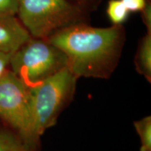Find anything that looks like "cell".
Wrapping results in <instances>:
<instances>
[{"mask_svg": "<svg viewBox=\"0 0 151 151\" xmlns=\"http://www.w3.org/2000/svg\"><path fill=\"white\" fill-rule=\"evenodd\" d=\"M77 80L78 78L66 67L29 88L35 134L39 139L56 124L60 113L72 101Z\"/></svg>", "mask_w": 151, "mask_h": 151, "instance_id": "cell-4", "label": "cell"}, {"mask_svg": "<svg viewBox=\"0 0 151 151\" xmlns=\"http://www.w3.org/2000/svg\"><path fill=\"white\" fill-rule=\"evenodd\" d=\"M0 118L26 144L39 149L29 88L8 69L0 78Z\"/></svg>", "mask_w": 151, "mask_h": 151, "instance_id": "cell-5", "label": "cell"}, {"mask_svg": "<svg viewBox=\"0 0 151 151\" xmlns=\"http://www.w3.org/2000/svg\"><path fill=\"white\" fill-rule=\"evenodd\" d=\"M9 67L31 88L67 67V58L47 39L31 37L11 55Z\"/></svg>", "mask_w": 151, "mask_h": 151, "instance_id": "cell-3", "label": "cell"}, {"mask_svg": "<svg viewBox=\"0 0 151 151\" xmlns=\"http://www.w3.org/2000/svg\"><path fill=\"white\" fill-rule=\"evenodd\" d=\"M127 10L130 12H140L146 3V0H122Z\"/></svg>", "mask_w": 151, "mask_h": 151, "instance_id": "cell-14", "label": "cell"}, {"mask_svg": "<svg viewBox=\"0 0 151 151\" xmlns=\"http://www.w3.org/2000/svg\"><path fill=\"white\" fill-rule=\"evenodd\" d=\"M31 37L16 15L0 14V52L12 55Z\"/></svg>", "mask_w": 151, "mask_h": 151, "instance_id": "cell-6", "label": "cell"}, {"mask_svg": "<svg viewBox=\"0 0 151 151\" xmlns=\"http://www.w3.org/2000/svg\"><path fill=\"white\" fill-rule=\"evenodd\" d=\"M141 141L140 151H151V117L146 116L134 122Z\"/></svg>", "mask_w": 151, "mask_h": 151, "instance_id": "cell-10", "label": "cell"}, {"mask_svg": "<svg viewBox=\"0 0 151 151\" xmlns=\"http://www.w3.org/2000/svg\"><path fill=\"white\" fill-rule=\"evenodd\" d=\"M106 12L113 25H121L127 20L129 15V11L122 0H109Z\"/></svg>", "mask_w": 151, "mask_h": 151, "instance_id": "cell-9", "label": "cell"}, {"mask_svg": "<svg viewBox=\"0 0 151 151\" xmlns=\"http://www.w3.org/2000/svg\"><path fill=\"white\" fill-rule=\"evenodd\" d=\"M136 70L147 81H151V32H147L139 41L134 58Z\"/></svg>", "mask_w": 151, "mask_h": 151, "instance_id": "cell-7", "label": "cell"}, {"mask_svg": "<svg viewBox=\"0 0 151 151\" xmlns=\"http://www.w3.org/2000/svg\"><path fill=\"white\" fill-rule=\"evenodd\" d=\"M140 12L142 21L146 26L147 32H151V0H146V5Z\"/></svg>", "mask_w": 151, "mask_h": 151, "instance_id": "cell-13", "label": "cell"}, {"mask_svg": "<svg viewBox=\"0 0 151 151\" xmlns=\"http://www.w3.org/2000/svg\"><path fill=\"white\" fill-rule=\"evenodd\" d=\"M16 16L32 37L44 39L89 18L70 0H18Z\"/></svg>", "mask_w": 151, "mask_h": 151, "instance_id": "cell-2", "label": "cell"}, {"mask_svg": "<svg viewBox=\"0 0 151 151\" xmlns=\"http://www.w3.org/2000/svg\"><path fill=\"white\" fill-rule=\"evenodd\" d=\"M11 54H6L0 52V78L9 67Z\"/></svg>", "mask_w": 151, "mask_h": 151, "instance_id": "cell-15", "label": "cell"}, {"mask_svg": "<svg viewBox=\"0 0 151 151\" xmlns=\"http://www.w3.org/2000/svg\"><path fill=\"white\" fill-rule=\"evenodd\" d=\"M0 151H39L26 144L15 133L0 129Z\"/></svg>", "mask_w": 151, "mask_h": 151, "instance_id": "cell-8", "label": "cell"}, {"mask_svg": "<svg viewBox=\"0 0 151 151\" xmlns=\"http://www.w3.org/2000/svg\"><path fill=\"white\" fill-rule=\"evenodd\" d=\"M18 0H0V14L16 15Z\"/></svg>", "mask_w": 151, "mask_h": 151, "instance_id": "cell-12", "label": "cell"}, {"mask_svg": "<svg viewBox=\"0 0 151 151\" xmlns=\"http://www.w3.org/2000/svg\"><path fill=\"white\" fill-rule=\"evenodd\" d=\"M70 1L80 7L85 12L90 14L95 11L99 8L103 0H70Z\"/></svg>", "mask_w": 151, "mask_h": 151, "instance_id": "cell-11", "label": "cell"}, {"mask_svg": "<svg viewBox=\"0 0 151 151\" xmlns=\"http://www.w3.org/2000/svg\"><path fill=\"white\" fill-rule=\"evenodd\" d=\"M67 58V68L77 78H104L118 65L126 40L123 25L94 27L73 24L46 39Z\"/></svg>", "mask_w": 151, "mask_h": 151, "instance_id": "cell-1", "label": "cell"}]
</instances>
